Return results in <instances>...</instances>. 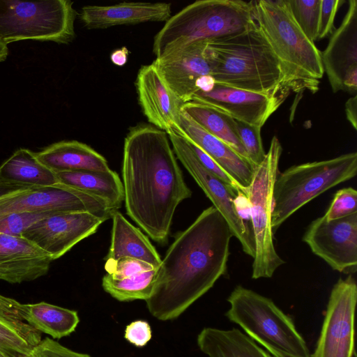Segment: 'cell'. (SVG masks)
<instances>
[{
    "instance_id": "9",
    "label": "cell",
    "mask_w": 357,
    "mask_h": 357,
    "mask_svg": "<svg viewBox=\"0 0 357 357\" xmlns=\"http://www.w3.org/2000/svg\"><path fill=\"white\" fill-rule=\"evenodd\" d=\"M282 147L276 136L262 162L255 169L245 199L255 243L252 279L269 278L285 263L277 253L271 227L273 188L279 173Z\"/></svg>"
},
{
    "instance_id": "17",
    "label": "cell",
    "mask_w": 357,
    "mask_h": 357,
    "mask_svg": "<svg viewBox=\"0 0 357 357\" xmlns=\"http://www.w3.org/2000/svg\"><path fill=\"white\" fill-rule=\"evenodd\" d=\"M135 85L139 105L151 125L166 132L180 128L184 103L167 84L153 62L140 68Z\"/></svg>"
},
{
    "instance_id": "21",
    "label": "cell",
    "mask_w": 357,
    "mask_h": 357,
    "mask_svg": "<svg viewBox=\"0 0 357 357\" xmlns=\"http://www.w3.org/2000/svg\"><path fill=\"white\" fill-rule=\"evenodd\" d=\"M180 128L190 141L213 159L236 183L245 198L255 167L230 146L206 132L182 111Z\"/></svg>"
},
{
    "instance_id": "37",
    "label": "cell",
    "mask_w": 357,
    "mask_h": 357,
    "mask_svg": "<svg viewBox=\"0 0 357 357\" xmlns=\"http://www.w3.org/2000/svg\"><path fill=\"white\" fill-rule=\"evenodd\" d=\"M188 138V137H187ZM190 146L199 162L210 172L215 175L221 181L234 188L237 192L241 193L234 180L208 154L202 151L188 138ZM243 195V194H242Z\"/></svg>"
},
{
    "instance_id": "15",
    "label": "cell",
    "mask_w": 357,
    "mask_h": 357,
    "mask_svg": "<svg viewBox=\"0 0 357 357\" xmlns=\"http://www.w3.org/2000/svg\"><path fill=\"white\" fill-rule=\"evenodd\" d=\"M288 93L267 94L215 83L207 91H197L191 101L208 105L235 120L261 128Z\"/></svg>"
},
{
    "instance_id": "31",
    "label": "cell",
    "mask_w": 357,
    "mask_h": 357,
    "mask_svg": "<svg viewBox=\"0 0 357 357\" xmlns=\"http://www.w3.org/2000/svg\"><path fill=\"white\" fill-rule=\"evenodd\" d=\"M297 25L312 42L318 40L321 0H285Z\"/></svg>"
},
{
    "instance_id": "12",
    "label": "cell",
    "mask_w": 357,
    "mask_h": 357,
    "mask_svg": "<svg viewBox=\"0 0 357 357\" xmlns=\"http://www.w3.org/2000/svg\"><path fill=\"white\" fill-rule=\"evenodd\" d=\"M357 285L351 275L333 287L315 349L311 357H355L354 314Z\"/></svg>"
},
{
    "instance_id": "26",
    "label": "cell",
    "mask_w": 357,
    "mask_h": 357,
    "mask_svg": "<svg viewBox=\"0 0 357 357\" xmlns=\"http://www.w3.org/2000/svg\"><path fill=\"white\" fill-rule=\"evenodd\" d=\"M199 349L208 357H273L237 328H204L198 334Z\"/></svg>"
},
{
    "instance_id": "20",
    "label": "cell",
    "mask_w": 357,
    "mask_h": 357,
    "mask_svg": "<svg viewBox=\"0 0 357 357\" xmlns=\"http://www.w3.org/2000/svg\"><path fill=\"white\" fill-rule=\"evenodd\" d=\"M171 4L167 3L123 2L111 6H86L79 18L88 29L147 22H167L171 17Z\"/></svg>"
},
{
    "instance_id": "19",
    "label": "cell",
    "mask_w": 357,
    "mask_h": 357,
    "mask_svg": "<svg viewBox=\"0 0 357 357\" xmlns=\"http://www.w3.org/2000/svg\"><path fill=\"white\" fill-rule=\"evenodd\" d=\"M53 259L22 236L0 234V280L31 282L45 275Z\"/></svg>"
},
{
    "instance_id": "8",
    "label": "cell",
    "mask_w": 357,
    "mask_h": 357,
    "mask_svg": "<svg viewBox=\"0 0 357 357\" xmlns=\"http://www.w3.org/2000/svg\"><path fill=\"white\" fill-rule=\"evenodd\" d=\"M73 5L70 0H0V42H72L77 15Z\"/></svg>"
},
{
    "instance_id": "40",
    "label": "cell",
    "mask_w": 357,
    "mask_h": 357,
    "mask_svg": "<svg viewBox=\"0 0 357 357\" xmlns=\"http://www.w3.org/2000/svg\"><path fill=\"white\" fill-rule=\"evenodd\" d=\"M128 50L126 47H123L120 49L114 50L111 56L110 59L112 62L118 66H124L128 60Z\"/></svg>"
},
{
    "instance_id": "32",
    "label": "cell",
    "mask_w": 357,
    "mask_h": 357,
    "mask_svg": "<svg viewBox=\"0 0 357 357\" xmlns=\"http://www.w3.org/2000/svg\"><path fill=\"white\" fill-rule=\"evenodd\" d=\"M238 136L245 151L250 162L255 168L264 160L266 153L261 137V128L235 120Z\"/></svg>"
},
{
    "instance_id": "30",
    "label": "cell",
    "mask_w": 357,
    "mask_h": 357,
    "mask_svg": "<svg viewBox=\"0 0 357 357\" xmlns=\"http://www.w3.org/2000/svg\"><path fill=\"white\" fill-rule=\"evenodd\" d=\"M157 269L119 280L107 273L102 279V286L107 293L119 301H146L153 294Z\"/></svg>"
},
{
    "instance_id": "6",
    "label": "cell",
    "mask_w": 357,
    "mask_h": 357,
    "mask_svg": "<svg viewBox=\"0 0 357 357\" xmlns=\"http://www.w3.org/2000/svg\"><path fill=\"white\" fill-rule=\"evenodd\" d=\"M225 315L273 357H311L292 319L269 298L241 285L231 292Z\"/></svg>"
},
{
    "instance_id": "25",
    "label": "cell",
    "mask_w": 357,
    "mask_h": 357,
    "mask_svg": "<svg viewBox=\"0 0 357 357\" xmlns=\"http://www.w3.org/2000/svg\"><path fill=\"white\" fill-rule=\"evenodd\" d=\"M59 183L96 197L114 211H118L124 200L122 181L112 170H84L55 172Z\"/></svg>"
},
{
    "instance_id": "29",
    "label": "cell",
    "mask_w": 357,
    "mask_h": 357,
    "mask_svg": "<svg viewBox=\"0 0 357 357\" xmlns=\"http://www.w3.org/2000/svg\"><path fill=\"white\" fill-rule=\"evenodd\" d=\"M182 111L206 132L225 142L248 160L233 118L208 105L196 101L184 103Z\"/></svg>"
},
{
    "instance_id": "10",
    "label": "cell",
    "mask_w": 357,
    "mask_h": 357,
    "mask_svg": "<svg viewBox=\"0 0 357 357\" xmlns=\"http://www.w3.org/2000/svg\"><path fill=\"white\" fill-rule=\"evenodd\" d=\"M45 211L86 212L105 221L115 211L102 199L62 184L39 187L0 178V220L17 213Z\"/></svg>"
},
{
    "instance_id": "38",
    "label": "cell",
    "mask_w": 357,
    "mask_h": 357,
    "mask_svg": "<svg viewBox=\"0 0 357 357\" xmlns=\"http://www.w3.org/2000/svg\"><path fill=\"white\" fill-rule=\"evenodd\" d=\"M151 336V326L144 320L130 323L124 332L125 339L137 347H144L150 341Z\"/></svg>"
},
{
    "instance_id": "14",
    "label": "cell",
    "mask_w": 357,
    "mask_h": 357,
    "mask_svg": "<svg viewBox=\"0 0 357 357\" xmlns=\"http://www.w3.org/2000/svg\"><path fill=\"white\" fill-rule=\"evenodd\" d=\"M105 220L86 212L61 213L45 217L22 234L56 260L93 234Z\"/></svg>"
},
{
    "instance_id": "36",
    "label": "cell",
    "mask_w": 357,
    "mask_h": 357,
    "mask_svg": "<svg viewBox=\"0 0 357 357\" xmlns=\"http://www.w3.org/2000/svg\"><path fill=\"white\" fill-rule=\"evenodd\" d=\"M344 2L342 0H321L318 40H321L332 33L337 11L340 5Z\"/></svg>"
},
{
    "instance_id": "35",
    "label": "cell",
    "mask_w": 357,
    "mask_h": 357,
    "mask_svg": "<svg viewBox=\"0 0 357 357\" xmlns=\"http://www.w3.org/2000/svg\"><path fill=\"white\" fill-rule=\"evenodd\" d=\"M29 357H91L86 354L73 351L56 340L45 337L33 349Z\"/></svg>"
},
{
    "instance_id": "18",
    "label": "cell",
    "mask_w": 357,
    "mask_h": 357,
    "mask_svg": "<svg viewBox=\"0 0 357 357\" xmlns=\"http://www.w3.org/2000/svg\"><path fill=\"white\" fill-rule=\"evenodd\" d=\"M324 73L334 93L343 90L344 80L357 75V1L350 0L340 26L331 34L321 53Z\"/></svg>"
},
{
    "instance_id": "2",
    "label": "cell",
    "mask_w": 357,
    "mask_h": 357,
    "mask_svg": "<svg viewBox=\"0 0 357 357\" xmlns=\"http://www.w3.org/2000/svg\"><path fill=\"white\" fill-rule=\"evenodd\" d=\"M233 234L213 206L204 210L172 243L157 269L151 315L161 321L176 319L225 274Z\"/></svg>"
},
{
    "instance_id": "1",
    "label": "cell",
    "mask_w": 357,
    "mask_h": 357,
    "mask_svg": "<svg viewBox=\"0 0 357 357\" xmlns=\"http://www.w3.org/2000/svg\"><path fill=\"white\" fill-rule=\"evenodd\" d=\"M122 178L127 214L151 238L165 243L178 205L192 195L165 131L146 123L129 129Z\"/></svg>"
},
{
    "instance_id": "24",
    "label": "cell",
    "mask_w": 357,
    "mask_h": 357,
    "mask_svg": "<svg viewBox=\"0 0 357 357\" xmlns=\"http://www.w3.org/2000/svg\"><path fill=\"white\" fill-rule=\"evenodd\" d=\"M112 218L111 245L106 260L133 258L158 268L162 259L149 238L119 211H114Z\"/></svg>"
},
{
    "instance_id": "16",
    "label": "cell",
    "mask_w": 357,
    "mask_h": 357,
    "mask_svg": "<svg viewBox=\"0 0 357 357\" xmlns=\"http://www.w3.org/2000/svg\"><path fill=\"white\" fill-rule=\"evenodd\" d=\"M153 63L169 87L186 103L197 91L198 81L211 76V64L206 41L188 45Z\"/></svg>"
},
{
    "instance_id": "11",
    "label": "cell",
    "mask_w": 357,
    "mask_h": 357,
    "mask_svg": "<svg viewBox=\"0 0 357 357\" xmlns=\"http://www.w3.org/2000/svg\"><path fill=\"white\" fill-rule=\"evenodd\" d=\"M177 159L190 173L214 206L224 217L243 251L254 258L255 250L251 227L239 213L236 199L242 195L207 170L192 151L180 128L167 132Z\"/></svg>"
},
{
    "instance_id": "22",
    "label": "cell",
    "mask_w": 357,
    "mask_h": 357,
    "mask_svg": "<svg viewBox=\"0 0 357 357\" xmlns=\"http://www.w3.org/2000/svg\"><path fill=\"white\" fill-rule=\"evenodd\" d=\"M41 340L24 319L22 304L0 294V357H29Z\"/></svg>"
},
{
    "instance_id": "39",
    "label": "cell",
    "mask_w": 357,
    "mask_h": 357,
    "mask_svg": "<svg viewBox=\"0 0 357 357\" xmlns=\"http://www.w3.org/2000/svg\"><path fill=\"white\" fill-rule=\"evenodd\" d=\"M345 112L347 120L352 127L357 129V96L349 98L345 103Z\"/></svg>"
},
{
    "instance_id": "3",
    "label": "cell",
    "mask_w": 357,
    "mask_h": 357,
    "mask_svg": "<svg viewBox=\"0 0 357 357\" xmlns=\"http://www.w3.org/2000/svg\"><path fill=\"white\" fill-rule=\"evenodd\" d=\"M215 83L267 94L289 93L282 66L256 22L243 31L206 41Z\"/></svg>"
},
{
    "instance_id": "23",
    "label": "cell",
    "mask_w": 357,
    "mask_h": 357,
    "mask_svg": "<svg viewBox=\"0 0 357 357\" xmlns=\"http://www.w3.org/2000/svg\"><path fill=\"white\" fill-rule=\"evenodd\" d=\"M35 155L54 172L110 169L105 157L86 144L75 140L54 143Z\"/></svg>"
},
{
    "instance_id": "28",
    "label": "cell",
    "mask_w": 357,
    "mask_h": 357,
    "mask_svg": "<svg viewBox=\"0 0 357 357\" xmlns=\"http://www.w3.org/2000/svg\"><path fill=\"white\" fill-rule=\"evenodd\" d=\"M22 314L25 321L33 328L54 339L69 335L79 322L76 311L44 301L22 304Z\"/></svg>"
},
{
    "instance_id": "4",
    "label": "cell",
    "mask_w": 357,
    "mask_h": 357,
    "mask_svg": "<svg viewBox=\"0 0 357 357\" xmlns=\"http://www.w3.org/2000/svg\"><path fill=\"white\" fill-rule=\"evenodd\" d=\"M255 21L278 59L287 89L312 93L324 71L321 52L294 20L285 0L252 1Z\"/></svg>"
},
{
    "instance_id": "27",
    "label": "cell",
    "mask_w": 357,
    "mask_h": 357,
    "mask_svg": "<svg viewBox=\"0 0 357 357\" xmlns=\"http://www.w3.org/2000/svg\"><path fill=\"white\" fill-rule=\"evenodd\" d=\"M3 180L39 187L59 184L56 173L40 162L35 153L19 149L0 165Z\"/></svg>"
},
{
    "instance_id": "34",
    "label": "cell",
    "mask_w": 357,
    "mask_h": 357,
    "mask_svg": "<svg viewBox=\"0 0 357 357\" xmlns=\"http://www.w3.org/2000/svg\"><path fill=\"white\" fill-rule=\"evenodd\" d=\"M105 268L108 275L116 280L156 269L147 262L128 257L116 261L106 260Z\"/></svg>"
},
{
    "instance_id": "5",
    "label": "cell",
    "mask_w": 357,
    "mask_h": 357,
    "mask_svg": "<svg viewBox=\"0 0 357 357\" xmlns=\"http://www.w3.org/2000/svg\"><path fill=\"white\" fill-rule=\"evenodd\" d=\"M255 22L252 1H196L166 22L154 38L153 52L160 59L191 43L243 31Z\"/></svg>"
},
{
    "instance_id": "41",
    "label": "cell",
    "mask_w": 357,
    "mask_h": 357,
    "mask_svg": "<svg viewBox=\"0 0 357 357\" xmlns=\"http://www.w3.org/2000/svg\"><path fill=\"white\" fill-rule=\"evenodd\" d=\"M8 54V49L6 45L0 42V62L3 61Z\"/></svg>"
},
{
    "instance_id": "13",
    "label": "cell",
    "mask_w": 357,
    "mask_h": 357,
    "mask_svg": "<svg viewBox=\"0 0 357 357\" xmlns=\"http://www.w3.org/2000/svg\"><path fill=\"white\" fill-rule=\"evenodd\" d=\"M303 241L333 270L348 275L356 272L357 213L333 220L319 217L309 225Z\"/></svg>"
},
{
    "instance_id": "33",
    "label": "cell",
    "mask_w": 357,
    "mask_h": 357,
    "mask_svg": "<svg viewBox=\"0 0 357 357\" xmlns=\"http://www.w3.org/2000/svg\"><path fill=\"white\" fill-rule=\"evenodd\" d=\"M356 213H357V191L349 187L336 192L324 216L327 220H333Z\"/></svg>"
},
{
    "instance_id": "7",
    "label": "cell",
    "mask_w": 357,
    "mask_h": 357,
    "mask_svg": "<svg viewBox=\"0 0 357 357\" xmlns=\"http://www.w3.org/2000/svg\"><path fill=\"white\" fill-rule=\"evenodd\" d=\"M357 173V153L294 165L278 173L273 188L271 227L278 228L302 206Z\"/></svg>"
}]
</instances>
